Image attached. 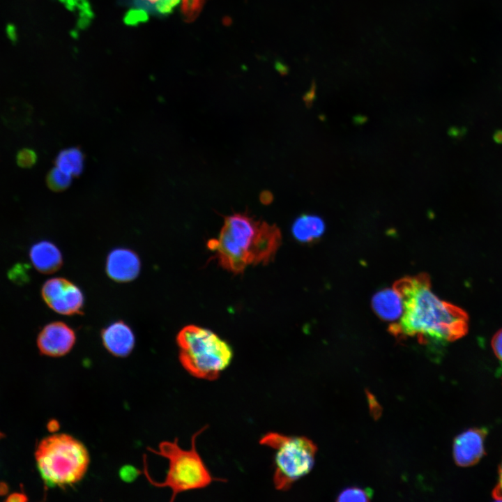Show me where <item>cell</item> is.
<instances>
[{"label": "cell", "mask_w": 502, "mask_h": 502, "mask_svg": "<svg viewBox=\"0 0 502 502\" xmlns=\"http://www.w3.org/2000/svg\"><path fill=\"white\" fill-rule=\"evenodd\" d=\"M393 287L403 303L402 316L388 327L397 340L414 337L424 344L431 341L452 342L467 333L468 314L439 299L431 289L427 274L404 277L396 281Z\"/></svg>", "instance_id": "1"}, {"label": "cell", "mask_w": 502, "mask_h": 502, "mask_svg": "<svg viewBox=\"0 0 502 502\" xmlns=\"http://www.w3.org/2000/svg\"><path fill=\"white\" fill-rule=\"evenodd\" d=\"M281 242L280 231L275 225L235 213L225 219L218 237L209 240L207 246L222 268L238 274L248 266L271 261Z\"/></svg>", "instance_id": "2"}, {"label": "cell", "mask_w": 502, "mask_h": 502, "mask_svg": "<svg viewBox=\"0 0 502 502\" xmlns=\"http://www.w3.org/2000/svg\"><path fill=\"white\" fill-rule=\"evenodd\" d=\"M35 457L40 477L50 487L77 484L84 477L90 463L89 453L84 443L64 433L42 439Z\"/></svg>", "instance_id": "3"}, {"label": "cell", "mask_w": 502, "mask_h": 502, "mask_svg": "<svg viewBox=\"0 0 502 502\" xmlns=\"http://www.w3.org/2000/svg\"><path fill=\"white\" fill-rule=\"evenodd\" d=\"M207 427V425L204 426L192 435L191 447L188 450L181 448L178 439L160 442L157 450L147 448L149 452L168 460V470L162 482L155 481L149 475L145 457L143 474L152 485L170 489L171 502L182 492L205 488L214 481H222L213 477L197 449V438Z\"/></svg>", "instance_id": "4"}, {"label": "cell", "mask_w": 502, "mask_h": 502, "mask_svg": "<svg viewBox=\"0 0 502 502\" xmlns=\"http://www.w3.org/2000/svg\"><path fill=\"white\" fill-rule=\"evenodd\" d=\"M176 343L182 367L199 379H218L233 359V349L227 342L196 325L183 327L176 336Z\"/></svg>", "instance_id": "5"}, {"label": "cell", "mask_w": 502, "mask_h": 502, "mask_svg": "<svg viewBox=\"0 0 502 502\" xmlns=\"http://www.w3.org/2000/svg\"><path fill=\"white\" fill-rule=\"evenodd\" d=\"M259 443L274 450L273 482L278 491H288L314 467L317 446L307 437L272 432L264 434Z\"/></svg>", "instance_id": "6"}, {"label": "cell", "mask_w": 502, "mask_h": 502, "mask_svg": "<svg viewBox=\"0 0 502 502\" xmlns=\"http://www.w3.org/2000/svg\"><path fill=\"white\" fill-rule=\"evenodd\" d=\"M41 295L48 307L59 314L73 315L82 312L83 294L77 285L66 278L47 280L42 287Z\"/></svg>", "instance_id": "7"}, {"label": "cell", "mask_w": 502, "mask_h": 502, "mask_svg": "<svg viewBox=\"0 0 502 502\" xmlns=\"http://www.w3.org/2000/svg\"><path fill=\"white\" fill-rule=\"evenodd\" d=\"M76 340L75 331L62 321H54L45 326L37 337V346L41 354L60 357L67 354Z\"/></svg>", "instance_id": "8"}, {"label": "cell", "mask_w": 502, "mask_h": 502, "mask_svg": "<svg viewBox=\"0 0 502 502\" xmlns=\"http://www.w3.org/2000/svg\"><path fill=\"white\" fill-rule=\"evenodd\" d=\"M485 429H470L459 434L454 440L453 457L460 466H470L478 463L485 454Z\"/></svg>", "instance_id": "9"}, {"label": "cell", "mask_w": 502, "mask_h": 502, "mask_svg": "<svg viewBox=\"0 0 502 502\" xmlns=\"http://www.w3.org/2000/svg\"><path fill=\"white\" fill-rule=\"evenodd\" d=\"M139 271V259L131 250L116 248L108 254L106 272L112 280L118 282H128L135 280Z\"/></svg>", "instance_id": "10"}, {"label": "cell", "mask_w": 502, "mask_h": 502, "mask_svg": "<svg viewBox=\"0 0 502 502\" xmlns=\"http://www.w3.org/2000/svg\"><path fill=\"white\" fill-rule=\"evenodd\" d=\"M101 338L107 351L120 358L128 356L135 343L131 328L122 321L114 322L105 328L101 332Z\"/></svg>", "instance_id": "11"}, {"label": "cell", "mask_w": 502, "mask_h": 502, "mask_svg": "<svg viewBox=\"0 0 502 502\" xmlns=\"http://www.w3.org/2000/svg\"><path fill=\"white\" fill-rule=\"evenodd\" d=\"M29 257L34 268L41 273L50 274L57 271L62 266V255L52 243L42 241L33 245Z\"/></svg>", "instance_id": "12"}, {"label": "cell", "mask_w": 502, "mask_h": 502, "mask_svg": "<svg viewBox=\"0 0 502 502\" xmlns=\"http://www.w3.org/2000/svg\"><path fill=\"white\" fill-rule=\"evenodd\" d=\"M372 306L379 318L393 323L400 318L403 312L402 298L393 287L376 293L372 299Z\"/></svg>", "instance_id": "13"}, {"label": "cell", "mask_w": 502, "mask_h": 502, "mask_svg": "<svg viewBox=\"0 0 502 502\" xmlns=\"http://www.w3.org/2000/svg\"><path fill=\"white\" fill-rule=\"evenodd\" d=\"M325 223L319 216L305 214L298 217L291 226L294 238L303 243L318 240L324 233Z\"/></svg>", "instance_id": "14"}, {"label": "cell", "mask_w": 502, "mask_h": 502, "mask_svg": "<svg viewBox=\"0 0 502 502\" xmlns=\"http://www.w3.org/2000/svg\"><path fill=\"white\" fill-rule=\"evenodd\" d=\"M56 167L72 176L77 175L84 167L83 154L76 148L63 150L56 159Z\"/></svg>", "instance_id": "15"}, {"label": "cell", "mask_w": 502, "mask_h": 502, "mask_svg": "<svg viewBox=\"0 0 502 502\" xmlns=\"http://www.w3.org/2000/svg\"><path fill=\"white\" fill-rule=\"evenodd\" d=\"M67 9L78 15V26H87L93 17L89 0H59Z\"/></svg>", "instance_id": "16"}, {"label": "cell", "mask_w": 502, "mask_h": 502, "mask_svg": "<svg viewBox=\"0 0 502 502\" xmlns=\"http://www.w3.org/2000/svg\"><path fill=\"white\" fill-rule=\"evenodd\" d=\"M372 497V491L358 487H349L344 489L337 496V501L367 502Z\"/></svg>", "instance_id": "17"}, {"label": "cell", "mask_w": 502, "mask_h": 502, "mask_svg": "<svg viewBox=\"0 0 502 502\" xmlns=\"http://www.w3.org/2000/svg\"><path fill=\"white\" fill-rule=\"evenodd\" d=\"M71 179V175L56 167L50 172L47 176V183L52 190H61L70 185Z\"/></svg>", "instance_id": "18"}, {"label": "cell", "mask_w": 502, "mask_h": 502, "mask_svg": "<svg viewBox=\"0 0 502 502\" xmlns=\"http://www.w3.org/2000/svg\"><path fill=\"white\" fill-rule=\"evenodd\" d=\"M205 0H182L181 12L186 22H190L200 13Z\"/></svg>", "instance_id": "19"}, {"label": "cell", "mask_w": 502, "mask_h": 502, "mask_svg": "<svg viewBox=\"0 0 502 502\" xmlns=\"http://www.w3.org/2000/svg\"><path fill=\"white\" fill-rule=\"evenodd\" d=\"M181 0H140L146 6H154L155 10L162 14L170 13Z\"/></svg>", "instance_id": "20"}, {"label": "cell", "mask_w": 502, "mask_h": 502, "mask_svg": "<svg viewBox=\"0 0 502 502\" xmlns=\"http://www.w3.org/2000/svg\"><path fill=\"white\" fill-rule=\"evenodd\" d=\"M36 160V155L33 151L25 149L21 150L17 155V164L22 167H30Z\"/></svg>", "instance_id": "21"}, {"label": "cell", "mask_w": 502, "mask_h": 502, "mask_svg": "<svg viewBox=\"0 0 502 502\" xmlns=\"http://www.w3.org/2000/svg\"><path fill=\"white\" fill-rule=\"evenodd\" d=\"M491 345L496 356L502 361V328L494 334L491 341Z\"/></svg>", "instance_id": "22"}, {"label": "cell", "mask_w": 502, "mask_h": 502, "mask_svg": "<svg viewBox=\"0 0 502 502\" xmlns=\"http://www.w3.org/2000/svg\"><path fill=\"white\" fill-rule=\"evenodd\" d=\"M492 496L495 500L502 501V463L499 468V480L493 490Z\"/></svg>", "instance_id": "23"}, {"label": "cell", "mask_w": 502, "mask_h": 502, "mask_svg": "<svg viewBox=\"0 0 502 502\" xmlns=\"http://www.w3.org/2000/svg\"><path fill=\"white\" fill-rule=\"evenodd\" d=\"M8 501H24L26 498L20 494H14L8 499Z\"/></svg>", "instance_id": "24"}, {"label": "cell", "mask_w": 502, "mask_h": 502, "mask_svg": "<svg viewBox=\"0 0 502 502\" xmlns=\"http://www.w3.org/2000/svg\"><path fill=\"white\" fill-rule=\"evenodd\" d=\"M2 436H3V434H2L1 433V432H0V439H1V438L2 437Z\"/></svg>", "instance_id": "25"}]
</instances>
